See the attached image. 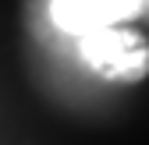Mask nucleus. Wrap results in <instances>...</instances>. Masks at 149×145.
Instances as JSON below:
<instances>
[{
    "instance_id": "nucleus-1",
    "label": "nucleus",
    "mask_w": 149,
    "mask_h": 145,
    "mask_svg": "<svg viewBox=\"0 0 149 145\" xmlns=\"http://www.w3.org/2000/svg\"><path fill=\"white\" fill-rule=\"evenodd\" d=\"M82 57L100 78L135 85L149 78V39L128 25H107L82 35Z\"/></svg>"
},
{
    "instance_id": "nucleus-2",
    "label": "nucleus",
    "mask_w": 149,
    "mask_h": 145,
    "mask_svg": "<svg viewBox=\"0 0 149 145\" xmlns=\"http://www.w3.org/2000/svg\"><path fill=\"white\" fill-rule=\"evenodd\" d=\"M142 11L139 0H53V21L64 32H96L107 25H121Z\"/></svg>"
}]
</instances>
